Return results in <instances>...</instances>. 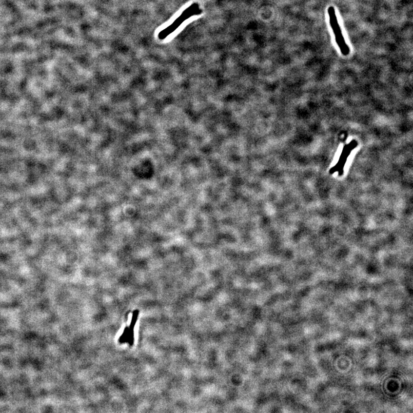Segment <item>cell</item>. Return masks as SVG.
I'll return each mask as SVG.
<instances>
[{
  "mask_svg": "<svg viewBox=\"0 0 413 413\" xmlns=\"http://www.w3.org/2000/svg\"><path fill=\"white\" fill-rule=\"evenodd\" d=\"M201 12V9L199 8V4L197 3L192 4L189 8H187L182 13L179 17L175 20L173 23L159 32L158 38L160 40H163V39L167 38L169 35H171L177 30L178 27H180L181 24L186 20L190 18L191 16L200 14Z\"/></svg>",
  "mask_w": 413,
  "mask_h": 413,
  "instance_id": "cell-1",
  "label": "cell"
},
{
  "mask_svg": "<svg viewBox=\"0 0 413 413\" xmlns=\"http://www.w3.org/2000/svg\"><path fill=\"white\" fill-rule=\"evenodd\" d=\"M328 14L330 18V24L335 38L336 43L340 48L341 54L346 56L350 54V48L346 43L345 38H344L342 31L338 22L335 9L334 6H330L328 8Z\"/></svg>",
  "mask_w": 413,
  "mask_h": 413,
  "instance_id": "cell-2",
  "label": "cell"
},
{
  "mask_svg": "<svg viewBox=\"0 0 413 413\" xmlns=\"http://www.w3.org/2000/svg\"><path fill=\"white\" fill-rule=\"evenodd\" d=\"M139 315V311L135 310L133 312V316L132 318L131 323L130 324L129 328V341L128 344L130 346H132L133 344H134L135 342V334H134V330L135 327L137 323V321H138V317Z\"/></svg>",
  "mask_w": 413,
  "mask_h": 413,
  "instance_id": "cell-3",
  "label": "cell"
},
{
  "mask_svg": "<svg viewBox=\"0 0 413 413\" xmlns=\"http://www.w3.org/2000/svg\"><path fill=\"white\" fill-rule=\"evenodd\" d=\"M129 341V327H125L123 330L121 336L119 337L118 341L119 343H128Z\"/></svg>",
  "mask_w": 413,
  "mask_h": 413,
  "instance_id": "cell-4",
  "label": "cell"
}]
</instances>
